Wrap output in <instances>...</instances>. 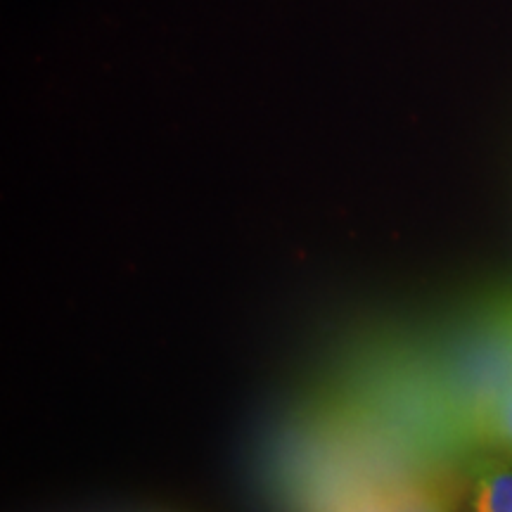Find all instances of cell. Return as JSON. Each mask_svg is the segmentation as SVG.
Returning a JSON list of instances; mask_svg holds the SVG:
<instances>
[{"label":"cell","instance_id":"7a4b0ae2","mask_svg":"<svg viewBox=\"0 0 512 512\" xmlns=\"http://www.w3.org/2000/svg\"><path fill=\"white\" fill-rule=\"evenodd\" d=\"M491 437L503 451L512 453V382L498 396L489 418Z\"/></svg>","mask_w":512,"mask_h":512},{"label":"cell","instance_id":"6da1fadb","mask_svg":"<svg viewBox=\"0 0 512 512\" xmlns=\"http://www.w3.org/2000/svg\"><path fill=\"white\" fill-rule=\"evenodd\" d=\"M475 512H512V453L484 460L475 477Z\"/></svg>","mask_w":512,"mask_h":512}]
</instances>
